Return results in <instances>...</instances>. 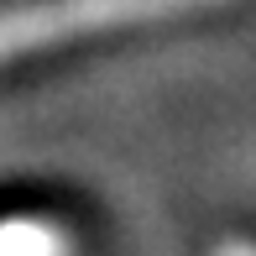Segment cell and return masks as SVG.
Segmentation results:
<instances>
[{
	"label": "cell",
	"instance_id": "6da1fadb",
	"mask_svg": "<svg viewBox=\"0 0 256 256\" xmlns=\"http://www.w3.org/2000/svg\"><path fill=\"white\" fill-rule=\"evenodd\" d=\"M204 6H225V0H42V6H16V10H0V63L74 37L183 16V10H204Z\"/></svg>",
	"mask_w": 256,
	"mask_h": 256
},
{
	"label": "cell",
	"instance_id": "7a4b0ae2",
	"mask_svg": "<svg viewBox=\"0 0 256 256\" xmlns=\"http://www.w3.org/2000/svg\"><path fill=\"white\" fill-rule=\"evenodd\" d=\"M0 256H78V246L58 220L6 214L0 220Z\"/></svg>",
	"mask_w": 256,
	"mask_h": 256
},
{
	"label": "cell",
	"instance_id": "3957f363",
	"mask_svg": "<svg viewBox=\"0 0 256 256\" xmlns=\"http://www.w3.org/2000/svg\"><path fill=\"white\" fill-rule=\"evenodd\" d=\"M214 256H256V240H220Z\"/></svg>",
	"mask_w": 256,
	"mask_h": 256
}]
</instances>
